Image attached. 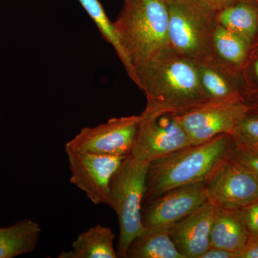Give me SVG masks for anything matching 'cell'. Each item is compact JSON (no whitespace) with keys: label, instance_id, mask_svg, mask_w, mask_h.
Instances as JSON below:
<instances>
[{"label":"cell","instance_id":"obj_1","mask_svg":"<svg viewBox=\"0 0 258 258\" xmlns=\"http://www.w3.org/2000/svg\"><path fill=\"white\" fill-rule=\"evenodd\" d=\"M132 81L145 94L147 108L152 109L180 114L209 102L196 62L170 48L136 69Z\"/></svg>","mask_w":258,"mask_h":258},{"label":"cell","instance_id":"obj_2","mask_svg":"<svg viewBox=\"0 0 258 258\" xmlns=\"http://www.w3.org/2000/svg\"><path fill=\"white\" fill-rule=\"evenodd\" d=\"M237 152L231 134L190 145L150 163L144 200L183 185L206 183Z\"/></svg>","mask_w":258,"mask_h":258},{"label":"cell","instance_id":"obj_3","mask_svg":"<svg viewBox=\"0 0 258 258\" xmlns=\"http://www.w3.org/2000/svg\"><path fill=\"white\" fill-rule=\"evenodd\" d=\"M168 0H124L114 24L132 80L140 66L170 48Z\"/></svg>","mask_w":258,"mask_h":258},{"label":"cell","instance_id":"obj_4","mask_svg":"<svg viewBox=\"0 0 258 258\" xmlns=\"http://www.w3.org/2000/svg\"><path fill=\"white\" fill-rule=\"evenodd\" d=\"M149 164L132 155L127 156L110 181L106 205L113 209L118 217V257H126L132 241L145 232L142 208Z\"/></svg>","mask_w":258,"mask_h":258},{"label":"cell","instance_id":"obj_5","mask_svg":"<svg viewBox=\"0 0 258 258\" xmlns=\"http://www.w3.org/2000/svg\"><path fill=\"white\" fill-rule=\"evenodd\" d=\"M170 49L197 63H217L212 35L215 12L199 0H168Z\"/></svg>","mask_w":258,"mask_h":258},{"label":"cell","instance_id":"obj_6","mask_svg":"<svg viewBox=\"0 0 258 258\" xmlns=\"http://www.w3.org/2000/svg\"><path fill=\"white\" fill-rule=\"evenodd\" d=\"M191 145L177 113L146 107L141 113L133 150L130 155L151 163Z\"/></svg>","mask_w":258,"mask_h":258},{"label":"cell","instance_id":"obj_7","mask_svg":"<svg viewBox=\"0 0 258 258\" xmlns=\"http://www.w3.org/2000/svg\"><path fill=\"white\" fill-rule=\"evenodd\" d=\"M142 222L146 230H170L208 201L205 183L183 185L144 200Z\"/></svg>","mask_w":258,"mask_h":258},{"label":"cell","instance_id":"obj_8","mask_svg":"<svg viewBox=\"0 0 258 258\" xmlns=\"http://www.w3.org/2000/svg\"><path fill=\"white\" fill-rule=\"evenodd\" d=\"M141 114L111 118L106 123L81 129L66 149L102 155H130L135 144Z\"/></svg>","mask_w":258,"mask_h":258},{"label":"cell","instance_id":"obj_9","mask_svg":"<svg viewBox=\"0 0 258 258\" xmlns=\"http://www.w3.org/2000/svg\"><path fill=\"white\" fill-rule=\"evenodd\" d=\"M208 202L217 208L242 209L258 201V176L232 158L205 183Z\"/></svg>","mask_w":258,"mask_h":258},{"label":"cell","instance_id":"obj_10","mask_svg":"<svg viewBox=\"0 0 258 258\" xmlns=\"http://www.w3.org/2000/svg\"><path fill=\"white\" fill-rule=\"evenodd\" d=\"M248 111L244 103L208 102L178 114L191 145L205 143L222 134H231Z\"/></svg>","mask_w":258,"mask_h":258},{"label":"cell","instance_id":"obj_11","mask_svg":"<svg viewBox=\"0 0 258 258\" xmlns=\"http://www.w3.org/2000/svg\"><path fill=\"white\" fill-rule=\"evenodd\" d=\"M70 182L86 194L94 205H106L112 176L126 157L75 152L66 149Z\"/></svg>","mask_w":258,"mask_h":258},{"label":"cell","instance_id":"obj_12","mask_svg":"<svg viewBox=\"0 0 258 258\" xmlns=\"http://www.w3.org/2000/svg\"><path fill=\"white\" fill-rule=\"evenodd\" d=\"M216 207L207 202L169 230L173 242L184 258H200L210 247V233Z\"/></svg>","mask_w":258,"mask_h":258},{"label":"cell","instance_id":"obj_13","mask_svg":"<svg viewBox=\"0 0 258 258\" xmlns=\"http://www.w3.org/2000/svg\"><path fill=\"white\" fill-rule=\"evenodd\" d=\"M199 79L209 102L245 103L241 75L227 71L218 63H197Z\"/></svg>","mask_w":258,"mask_h":258},{"label":"cell","instance_id":"obj_14","mask_svg":"<svg viewBox=\"0 0 258 258\" xmlns=\"http://www.w3.org/2000/svg\"><path fill=\"white\" fill-rule=\"evenodd\" d=\"M249 237V232L241 209L216 207L210 233L211 247L235 252L237 258Z\"/></svg>","mask_w":258,"mask_h":258},{"label":"cell","instance_id":"obj_15","mask_svg":"<svg viewBox=\"0 0 258 258\" xmlns=\"http://www.w3.org/2000/svg\"><path fill=\"white\" fill-rule=\"evenodd\" d=\"M212 51L217 63L242 76L252 47L244 39L217 23L212 35Z\"/></svg>","mask_w":258,"mask_h":258},{"label":"cell","instance_id":"obj_16","mask_svg":"<svg viewBox=\"0 0 258 258\" xmlns=\"http://www.w3.org/2000/svg\"><path fill=\"white\" fill-rule=\"evenodd\" d=\"M115 235L109 227L96 225L80 234L70 250H63L58 258H116L113 242Z\"/></svg>","mask_w":258,"mask_h":258},{"label":"cell","instance_id":"obj_17","mask_svg":"<svg viewBox=\"0 0 258 258\" xmlns=\"http://www.w3.org/2000/svg\"><path fill=\"white\" fill-rule=\"evenodd\" d=\"M217 23L244 39L252 48L258 45V1L242 2L215 12Z\"/></svg>","mask_w":258,"mask_h":258},{"label":"cell","instance_id":"obj_18","mask_svg":"<svg viewBox=\"0 0 258 258\" xmlns=\"http://www.w3.org/2000/svg\"><path fill=\"white\" fill-rule=\"evenodd\" d=\"M41 232L40 225L30 219L0 227V258H13L34 252Z\"/></svg>","mask_w":258,"mask_h":258},{"label":"cell","instance_id":"obj_19","mask_svg":"<svg viewBox=\"0 0 258 258\" xmlns=\"http://www.w3.org/2000/svg\"><path fill=\"white\" fill-rule=\"evenodd\" d=\"M125 258H184L173 242L169 230H145L129 245Z\"/></svg>","mask_w":258,"mask_h":258},{"label":"cell","instance_id":"obj_20","mask_svg":"<svg viewBox=\"0 0 258 258\" xmlns=\"http://www.w3.org/2000/svg\"><path fill=\"white\" fill-rule=\"evenodd\" d=\"M83 8L87 12L90 18L96 24L102 37L112 45L123 64H125V56L120 46L118 35L115 32L114 24L107 16L106 11L99 0H79Z\"/></svg>","mask_w":258,"mask_h":258},{"label":"cell","instance_id":"obj_21","mask_svg":"<svg viewBox=\"0 0 258 258\" xmlns=\"http://www.w3.org/2000/svg\"><path fill=\"white\" fill-rule=\"evenodd\" d=\"M232 136L237 150L258 155V113L247 111Z\"/></svg>","mask_w":258,"mask_h":258},{"label":"cell","instance_id":"obj_22","mask_svg":"<svg viewBox=\"0 0 258 258\" xmlns=\"http://www.w3.org/2000/svg\"><path fill=\"white\" fill-rule=\"evenodd\" d=\"M245 104L258 103V46L252 48L242 72Z\"/></svg>","mask_w":258,"mask_h":258},{"label":"cell","instance_id":"obj_23","mask_svg":"<svg viewBox=\"0 0 258 258\" xmlns=\"http://www.w3.org/2000/svg\"><path fill=\"white\" fill-rule=\"evenodd\" d=\"M241 210L249 236L258 237V201Z\"/></svg>","mask_w":258,"mask_h":258},{"label":"cell","instance_id":"obj_24","mask_svg":"<svg viewBox=\"0 0 258 258\" xmlns=\"http://www.w3.org/2000/svg\"><path fill=\"white\" fill-rule=\"evenodd\" d=\"M209 8L217 12L242 2H257L258 0H199Z\"/></svg>","mask_w":258,"mask_h":258},{"label":"cell","instance_id":"obj_25","mask_svg":"<svg viewBox=\"0 0 258 258\" xmlns=\"http://www.w3.org/2000/svg\"><path fill=\"white\" fill-rule=\"evenodd\" d=\"M234 157L249 169H252L258 176V155L247 154V153L240 152L237 149Z\"/></svg>","mask_w":258,"mask_h":258},{"label":"cell","instance_id":"obj_26","mask_svg":"<svg viewBox=\"0 0 258 258\" xmlns=\"http://www.w3.org/2000/svg\"><path fill=\"white\" fill-rule=\"evenodd\" d=\"M237 258H258V237L249 236L247 244Z\"/></svg>","mask_w":258,"mask_h":258},{"label":"cell","instance_id":"obj_27","mask_svg":"<svg viewBox=\"0 0 258 258\" xmlns=\"http://www.w3.org/2000/svg\"><path fill=\"white\" fill-rule=\"evenodd\" d=\"M200 258H237V254L219 247H210Z\"/></svg>","mask_w":258,"mask_h":258},{"label":"cell","instance_id":"obj_28","mask_svg":"<svg viewBox=\"0 0 258 258\" xmlns=\"http://www.w3.org/2000/svg\"><path fill=\"white\" fill-rule=\"evenodd\" d=\"M248 111L252 112V113H258V103H255V104L251 105V106H248Z\"/></svg>","mask_w":258,"mask_h":258},{"label":"cell","instance_id":"obj_29","mask_svg":"<svg viewBox=\"0 0 258 258\" xmlns=\"http://www.w3.org/2000/svg\"><path fill=\"white\" fill-rule=\"evenodd\" d=\"M257 46H258V45H257Z\"/></svg>","mask_w":258,"mask_h":258}]
</instances>
